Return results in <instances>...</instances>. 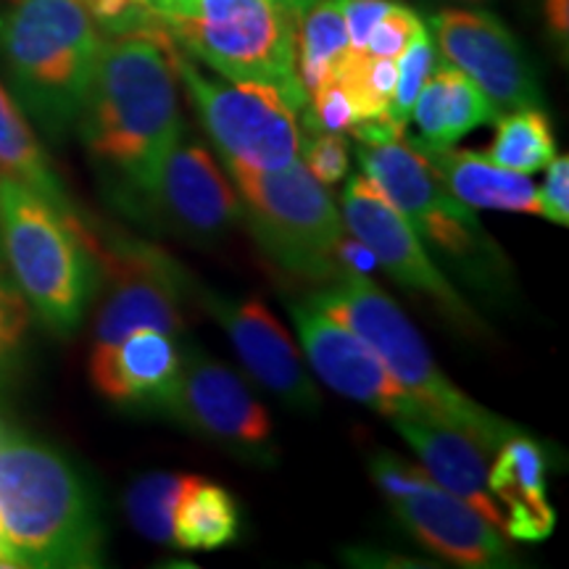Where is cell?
<instances>
[{
    "label": "cell",
    "instance_id": "cell-1",
    "mask_svg": "<svg viewBox=\"0 0 569 569\" xmlns=\"http://www.w3.org/2000/svg\"><path fill=\"white\" fill-rule=\"evenodd\" d=\"M172 48L169 30L103 40L74 124L92 159L142 196L182 134Z\"/></svg>",
    "mask_w": 569,
    "mask_h": 569
},
{
    "label": "cell",
    "instance_id": "cell-2",
    "mask_svg": "<svg viewBox=\"0 0 569 569\" xmlns=\"http://www.w3.org/2000/svg\"><path fill=\"white\" fill-rule=\"evenodd\" d=\"M103 528L74 467L0 419V567H101Z\"/></svg>",
    "mask_w": 569,
    "mask_h": 569
},
{
    "label": "cell",
    "instance_id": "cell-3",
    "mask_svg": "<svg viewBox=\"0 0 569 569\" xmlns=\"http://www.w3.org/2000/svg\"><path fill=\"white\" fill-rule=\"evenodd\" d=\"M101 42L82 0H9L0 9V63L13 98L51 140L77 124Z\"/></svg>",
    "mask_w": 569,
    "mask_h": 569
},
{
    "label": "cell",
    "instance_id": "cell-4",
    "mask_svg": "<svg viewBox=\"0 0 569 569\" xmlns=\"http://www.w3.org/2000/svg\"><path fill=\"white\" fill-rule=\"evenodd\" d=\"M309 303L351 327L411 398L440 422L467 432L486 453H496L503 440L519 432L515 422L480 407L448 380L401 306L369 274L343 272L330 280V288L309 298Z\"/></svg>",
    "mask_w": 569,
    "mask_h": 569
},
{
    "label": "cell",
    "instance_id": "cell-5",
    "mask_svg": "<svg viewBox=\"0 0 569 569\" xmlns=\"http://www.w3.org/2000/svg\"><path fill=\"white\" fill-rule=\"evenodd\" d=\"M92 234L88 222L63 217L34 190L0 177V253L30 309L61 338L77 332L90 303Z\"/></svg>",
    "mask_w": 569,
    "mask_h": 569
},
{
    "label": "cell",
    "instance_id": "cell-6",
    "mask_svg": "<svg viewBox=\"0 0 569 569\" xmlns=\"http://www.w3.org/2000/svg\"><path fill=\"white\" fill-rule=\"evenodd\" d=\"M296 19L277 0H188L163 24L184 53L227 82L267 84L303 111L309 92L296 69Z\"/></svg>",
    "mask_w": 569,
    "mask_h": 569
},
{
    "label": "cell",
    "instance_id": "cell-7",
    "mask_svg": "<svg viewBox=\"0 0 569 569\" xmlns=\"http://www.w3.org/2000/svg\"><path fill=\"white\" fill-rule=\"evenodd\" d=\"M227 169L240 201V219L284 272L306 280H336L346 272L340 261L343 217L301 159L282 169L246 163H227Z\"/></svg>",
    "mask_w": 569,
    "mask_h": 569
},
{
    "label": "cell",
    "instance_id": "cell-8",
    "mask_svg": "<svg viewBox=\"0 0 569 569\" xmlns=\"http://www.w3.org/2000/svg\"><path fill=\"white\" fill-rule=\"evenodd\" d=\"M356 159L361 163V174L388 196L419 238L430 240L459 261L469 277L498 282V277L507 272V259L480 224L478 213L448 193L407 134L382 142H359Z\"/></svg>",
    "mask_w": 569,
    "mask_h": 569
},
{
    "label": "cell",
    "instance_id": "cell-9",
    "mask_svg": "<svg viewBox=\"0 0 569 569\" xmlns=\"http://www.w3.org/2000/svg\"><path fill=\"white\" fill-rule=\"evenodd\" d=\"M172 63L177 80L188 90L206 134L224 163H246L253 169H282L298 161L301 124L288 98L251 82H219L201 69L174 42Z\"/></svg>",
    "mask_w": 569,
    "mask_h": 569
},
{
    "label": "cell",
    "instance_id": "cell-10",
    "mask_svg": "<svg viewBox=\"0 0 569 569\" xmlns=\"http://www.w3.org/2000/svg\"><path fill=\"white\" fill-rule=\"evenodd\" d=\"M159 411L232 457L253 465H269L274 459L269 411L230 367L198 348L182 353L180 372Z\"/></svg>",
    "mask_w": 569,
    "mask_h": 569
},
{
    "label": "cell",
    "instance_id": "cell-11",
    "mask_svg": "<svg viewBox=\"0 0 569 569\" xmlns=\"http://www.w3.org/2000/svg\"><path fill=\"white\" fill-rule=\"evenodd\" d=\"M90 253L106 274V293L96 319L92 348L119 343L140 327L180 336L184 327L182 269L174 259L140 240L103 243L96 234Z\"/></svg>",
    "mask_w": 569,
    "mask_h": 569
},
{
    "label": "cell",
    "instance_id": "cell-12",
    "mask_svg": "<svg viewBox=\"0 0 569 569\" xmlns=\"http://www.w3.org/2000/svg\"><path fill=\"white\" fill-rule=\"evenodd\" d=\"M340 217H343L346 232H351V238L367 248L375 264L386 269L401 288L430 298L451 322L465 330H482L478 315L469 309L459 290L427 256L415 227L367 174H356L348 182L343 198H340Z\"/></svg>",
    "mask_w": 569,
    "mask_h": 569
},
{
    "label": "cell",
    "instance_id": "cell-13",
    "mask_svg": "<svg viewBox=\"0 0 569 569\" xmlns=\"http://www.w3.org/2000/svg\"><path fill=\"white\" fill-rule=\"evenodd\" d=\"M430 30L443 61L478 84L498 113L543 103L528 53L493 13L443 9L430 17Z\"/></svg>",
    "mask_w": 569,
    "mask_h": 569
},
{
    "label": "cell",
    "instance_id": "cell-14",
    "mask_svg": "<svg viewBox=\"0 0 569 569\" xmlns=\"http://www.w3.org/2000/svg\"><path fill=\"white\" fill-rule=\"evenodd\" d=\"M290 315H293V325L311 369L336 393L365 403L390 419L430 415L417 398L403 390L401 382L382 365L380 356L356 336L351 327L319 311L309 301L290 306Z\"/></svg>",
    "mask_w": 569,
    "mask_h": 569
},
{
    "label": "cell",
    "instance_id": "cell-15",
    "mask_svg": "<svg viewBox=\"0 0 569 569\" xmlns=\"http://www.w3.org/2000/svg\"><path fill=\"white\" fill-rule=\"evenodd\" d=\"M203 306L224 327L246 372L298 411H317L319 393L311 382L293 338L259 298H232L203 293Z\"/></svg>",
    "mask_w": 569,
    "mask_h": 569
},
{
    "label": "cell",
    "instance_id": "cell-16",
    "mask_svg": "<svg viewBox=\"0 0 569 569\" xmlns=\"http://www.w3.org/2000/svg\"><path fill=\"white\" fill-rule=\"evenodd\" d=\"M146 198L182 234L203 243L222 238L240 222V201L230 180L201 142L182 134L163 156Z\"/></svg>",
    "mask_w": 569,
    "mask_h": 569
},
{
    "label": "cell",
    "instance_id": "cell-17",
    "mask_svg": "<svg viewBox=\"0 0 569 569\" xmlns=\"http://www.w3.org/2000/svg\"><path fill=\"white\" fill-rule=\"evenodd\" d=\"M403 528L440 559L469 569L515 565L503 530L436 482L390 501Z\"/></svg>",
    "mask_w": 569,
    "mask_h": 569
},
{
    "label": "cell",
    "instance_id": "cell-18",
    "mask_svg": "<svg viewBox=\"0 0 569 569\" xmlns=\"http://www.w3.org/2000/svg\"><path fill=\"white\" fill-rule=\"evenodd\" d=\"M182 351L174 336L140 327L113 346H98L90 353V382L103 398L119 407L159 409L174 386Z\"/></svg>",
    "mask_w": 569,
    "mask_h": 569
},
{
    "label": "cell",
    "instance_id": "cell-19",
    "mask_svg": "<svg viewBox=\"0 0 569 569\" xmlns=\"http://www.w3.org/2000/svg\"><path fill=\"white\" fill-rule=\"evenodd\" d=\"M390 422H393L398 436L415 448V453L422 461L427 475L436 480V486L461 498L480 517H486L493 528L503 530L501 507H498L488 488L486 451L467 432L430 415L398 417L390 419Z\"/></svg>",
    "mask_w": 569,
    "mask_h": 569
},
{
    "label": "cell",
    "instance_id": "cell-20",
    "mask_svg": "<svg viewBox=\"0 0 569 569\" xmlns=\"http://www.w3.org/2000/svg\"><path fill=\"white\" fill-rule=\"evenodd\" d=\"M488 469V488L503 515V532L515 540H546L557 515L546 488V453L522 430L503 440Z\"/></svg>",
    "mask_w": 569,
    "mask_h": 569
},
{
    "label": "cell",
    "instance_id": "cell-21",
    "mask_svg": "<svg viewBox=\"0 0 569 569\" xmlns=\"http://www.w3.org/2000/svg\"><path fill=\"white\" fill-rule=\"evenodd\" d=\"M417 148V146H415ZM438 182L469 209L532 213L540 217V196L530 174L498 167L488 156L459 148H417Z\"/></svg>",
    "mask_w": 569,
    "mask_h": 569
},
{
    "label": "cell",
    "instance_id": "cell-22",
    "mask_svg": "<svg viewBox=\"0 0 569 569\" xmlns=\"http://www.w3.org/2000/svg\"><path fill=\"white\" fill-rule=\"evenodd\" d=\"M0 177L24 184V188L46 198L48 203H53L63 217L82 222L69 201L67 190L51 169V161L42 151L38 134L27 122V113L21 111L17 98L3 84H0Z\"/></svg>",
    "mask_w": 569,
    "mask_h": 569
},
{
    "label": "cell",
    "instance_id": "cell-23",
    "mask_svg": "<svg viewBox=\"0 0 569 569\" xmlns=\"http://www.w3.org/2000/svg\"><path fill=\"white\" fill-rule=\"evenodd\" d=\"M240 532V511L230 490L188 475L172 515V543L184 551H213Z\"/></svg>",
    "mask_w": 569,
    "mask_h": 569
},
{
    "label": "cell",
    "instance_id": "cell-24",
    "mask_svg": "<svg viewBox=\"0 0 569 569\" xmlns=\"http://www.w3.org/2000/svg\"><path fill=\"white\" fill-rule=\"evenodd\" d=\"M348 32L338 0H315L296 19V69L303 90L311 92L332 77L348 53Z\"/></svg>",
    "mask_w": 569,
    "mask_h": 569
},
{
    "label": "cell",
    "instance_id": "cell-25",
    "mask_svg": "<svg viewBox=\"0 0 569 569\" xmlns=\"http://www.w3.org/2000/svg\"><path fill=\"white\" fill-rule=\"evenodd\" d=\"M553 156H557L553 127L540 106L507 111L496 119V134L488 148V159L498 167L536 174L549 167Z\"/></svg>",
    "mask_w": 569,
    "mask_h": 569
},
{
    "label": "cell",
    "instance_id": "cell-26",
    "mask_svg": "<svg viewBox=\"0 0 569 569\" xmlns=\"http://www.w3.org/2000/svg\"><path fill=\"white\" fill-rule=\"evenodd\" d=\"M188 475L151 472L138 478L127 490L124 509L132 528L156 543H172V515Z\"/></svg>",
    "mask_w": 569,
    "mask_h": 569
},
{
    "label": "cell",
    "instance_id": "cell-27",
    "mask_svg": "<svg viewBox=\"0 0 569 569\" xmlns=\"http://www.w3.org/2000/svg\"><path fill=\"white\" fill-rule=\"evenodd\" d=\"M501 117L493 103L482 96V90L457 67L446 63V117H443V142L440 148L457 146L461 138L475 132L482 124L496 122Z\"/></svg>",
    "mask_w": 569,
    "mask_h": 569
},
{
    "label": "cell",
    "instance_id": "cell-28",
    "mask_svg": "<svg viewBox=\"0 0 569 569\" xmlns=\"http://www.w3.org/2000/svg\"><path fill=\"white\" fill-rule=\"evenodd\" d=\"M396 67L398 77L393 98H390L388 106V119L398 127V130L407 132V127L411 122V106H415L427 77H430L432 69L438 67V53L427 27L411 38L409 46L403 48V53L396 59Z\"/></svg>",
    "mask_w": 569,
    "mask_h": 569
},
{
    "label": "cell",
    "instance_id": "cell-29",
    "mask_svg": "<svg viewBox=\"0 0 569 569\" xmlns=\"http://www.w3.org/2000/svg\"><path fill=\"white\" fill-rule=\"evenodd\" d=\"M298 159L322 184H338L351 172V151H348L346 132L306 130V138L301 132Z\"/></svg>",
    "mask_w": 569,
    "mask_h": 569
},
{
    "label": "cell",
    "instance_id": "cell-30",
    "mask_svg": "<svg viewBox=\"0 0 569 569\" xmlns=\"http://www.w3.org/2000/svg\"><path fill=\"white\" fill-rule=\"evenodd\" d=\"M30 330V303L0 274V380L11 372Z\"/></svg>",
    "mask_w": 569,
    "mask_h": 569
},
{
    "label": "cell",
    "instance_id": "cell-31",
    "mask_svg": "<svg viewBox=\"0 0 569 569\" xmlns=\"http://www.w3.org/2000/svg\"><path fill=\"white\" fill-rule=\"evenodd\" d=\"M419 30H425L422 19H419L409 6L393 0V6H390V9L380 17V21L372 27V32H369V38L365 42V51L361 53L380 56V59H398Z\"/></svg>",
    "mask_w": 569,
    "mask_h": 569
},
{
    "label": "cell",
    "instance_id": "cell-32",
    "mask_svg": "<svg viewBox=\"0 0 569 569\" xmlns=\"http://www.w3.org/2000/svg\"><path fill=\"white\" fill-rule=\"evenodd\" d=\"M369 472H372V480L377 482V488L386 493L388 501H396V498H403L411 490L430 486L436 482L427 475L425 467L409 465L407 459L396 457L390 451H380L369 459Z\"/></svg>",
    "mask_w": 569,
    "mask_h": 569
},
{
    "label": "cell",
    "instance_id": "cell-33",
    "mask_svg": "<svg viewBox=\"0 0 569 569\" xmlns=\"http://www.w3.org/2000/svg\"><path fill=\"white\" fill-rule=\"evenodd\" d=\"M540 196V217L553 224H569V159L567 156H553L546 167V182L538 190Z\"/></svg>",
    "mask_w": 569,
    "mask_h": 569
},
{
    "label": "cell",
    "instance_id": "cell-34",
    "mask_svg": "<svg viewBox=\"0 0 569 569\" xmlns=\"http://www.w3.org/2000/svg\"><path fill=\"white\" fill-rule=\"evenodd\" d=\"M390 6H393V0H338L351 51H365L369 32H372V27Z\"/></svg>",
    "mask_w": 569,
    "mask_h": 569
},
{
    "label": "cell",
    "instance_id": "cell-35",
    "mask_svg": "<svg viewBox=\"0 0 569 569\" xmlns=\"http://www.w3.org/2000/svg\"><path fill=\"white\" fill-rule=\"evenodd\" d=\"M569 0H546V19H549L551 32L557 34L561 42H567L569 30Z\"/></svg>",
    "mask_w": 569,
    "mask_h": 569
},
{
    "label": "cell",
    "instance_id": "cell-36",
    "mask_svg": "<svg viewBox=\"0 0 569 569\" xmlns=\"http://www.w3.org/2000/svg\"><path fill=\"white\" fill-rule=\"evenodd\" d=\"M142 6H148V9H151L153 13H159L161 19H167V17H172V11H174V3L172 0H140Z\"/></svg>",
    "mask_w": 569,
    "mask_h": 569
},
{
    "label": "cell",
    "instance_id": "cell-37",
    "mask_svg": "<svg viewBox=\"0 0 569 569\" xmlns=\"http://www.w3.org/2000/svg\"><path fill=\"white\" fill-rule=\"evenodd\" d=\"M277 3H282V6H284V9H290V11H293V13H296V17H298V13H301V11H306V9H309V6H311V3H315V0H277Z\"/></svg>",
    "mask_w": 569,
    "mask_h": 569
},
{
    "label": "cell",
    "instance_id": "cell-38",
    "mask_svg": "<svg viewBox=\"0 0 569 569\" xmlns=\"http://www.w3.org/2000/svg\"><path fill=\"white\" fill-rule=\"evenodd\" d=\"M172 3H174L172 17H177V13H182L184 9H188V0H172ZM172 17H167V19H172Z\"/></svg>",
    "mask_w": 569,
    "mask_h": 569
},
{
    "label": "cell",
    "instance_id": "cell-39",
    "mask_svg": "<svg viewBox=\"0 0 569 569\" xmlns=\"http://www.w3.org/2000/svg\"><path fill=\"white\" fill-rule=\"evenodd\" d=\"M472 3H478V0H472Z\"/></svg>",
    "mask_w": 569,
    "mask_h": 569
}]
</instances>
